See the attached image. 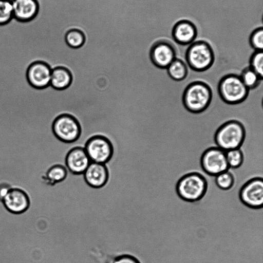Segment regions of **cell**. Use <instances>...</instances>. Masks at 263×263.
I'll list each match as a JSON object with an SVG mask.
<instances>
[{"label": "cell", "mask_w": 263, "mask_h": 263, "mask_svg": "<svg viewBox=\"0 0 263 263\" xmlns=\"http://www.w3.org/2000/svg\"><path fill=\"white\" fill-rule=\"evenodd\" d=\"M212 98L213 92L210 85L202 81H195L184 88L182 95V103L187 111L197 114L208 109Z\"/></svg>", "instance_id": "obj_1"}, {"label": "cell", "mask_w": 263, "mask_h": 263, "mask_svg": "<svg viewBox=\"0 0 263 263\" xmlns=\"http://www.w3.org/2000/svg\"><path fill=\"white\" fill-rule=\"evenodd\" d=\"M208 183L203 175L191 172L182 175L177 181L175 191L177 196L186 202H195L205 196Z\"/></svg>", "instance_id": "obj_2"}, {"label": "cell", "mask_w": 263, "mask_h": 263, "mask_svg": "<svg viewBox=\"0 0 263 263\" xmlns=\"http://www.w3.org/2000/svg\"><path fill=\"white\" fill-rule=\"evenodd\" d=\"M246 136L243 124L237 120H230L216 129L214 140L216 146L227 152L240 148Z\"/></svg>", "instance_id": "obj_3"}, {"label": "cell", "mask_w": 263, "mask_h": 263, "mask_svg": "<svg viewBox=\"0 0 263 263\" xmlns=\"http://www.w3.org/2000/svg\"><path fill=\"white\" fill-rule=\"evenodd\" d=\"M249 90L239 75L227 74L221 78L217 85V92L221 100L229 105L242 103L248 98Z\"/></svg>", "instance_id": "obj_4"}, {"label": "cell", "mask_w": 263, "mask_h": 263, "mask_svg": "<svg viewBox=\"0 0 263 263\" xmlns=\"http://www.w3.org/2000/svg\"><path fill=\"white\" fill-rule=\"evenodd\" d=\"M185 63L192 70L204 72L210 69L215 61L214 51L211 45L204 40L193 42L185 53Z\"/></svg>", "instance_id": "obj_5"}, {"label": "cell", "mask_w": 263, "mask_h": 263, "mask_svg": "<svg viewBox=\"0 0 263 263\" xmlns=\"http://www.w3.org/2000/svg\"><path fill=\"white\" fill-rule=\"evenodd\" d=\"M202 170L208 175L215 177L228 171L226 152L217 146H211L205 149L200 158Z\"/></svg>", "instance_id": "obj_6"}, {"label": "cell", "mask_w": 263, "mask_h": 263, "mask_svg": "<svg viewBox=\"0 0 263 263\" xmlns=\"http://www.w3.org/2000/svg\"><path fill=\"white\" fill-rule=\"evenodd\" d=\"M177 48L170 40L164 39L156 40L149 50L150 60L158 69H166L176 58Z\"/></svg>", "instance_id": "obj_7"}, {"label": "cell", "mask_w": 263, "mask_h": 263, "mask_svg": "<svg viewBox=\"0 0 263 263\" xmlns=\"http://www.w3.org/2000/svg\"><path fill=\"white\" fill-rule=\"evenodd\" d=\"M238 197L240 202L253 210L261 209L263 205V180L255 177L248 180L240 187Z\"/></svg>", "instance_id": "obj_8"}, {"label": "cell", "mask_w": 263, "mask_h": 263, "mask_svg": "<svg viewBox=\"0 0 263 263\" xmlns=\"http://www.w3.org/2000/svg\"><path fill=\"white\" fill-rule=\"evenodd\" d=\"M84 149L92 162L107 164L112 155V147L106 138L96 136L88 140Z\"/></svg>", "instance_id": "obj_9"}, {"label": "cell", "mask_w": 263, "mask_h": 263, "mask_svg": "<svg viewBox=\"0 0 263 263\" xmlns=\"http://www.w3.org/2000/svg\"><path fill=\"white\" fill-rule=\"evenodd\" d=\"M52 129L55 136L65 142L76 141L80 134L78 122L69 115H62L57 117L53 122Z\"/></svg>", "instance_id": "obj_10"}, {"label": "cell", "mask_w": 263, "mask_h": 263, "mask_svg": "<svg viewBox=\"0 0 263 263\" xmlns=\"http://www.w3.org/2000/svg\"><path fill=\"white\" fill-rule=\"evenodd\" d=\"M109 168L107 165L91 162L83 175L86 183L93 189L105 186L109 179Z\"/></svg>", "instance_id": "obj_11"}, {"label": "cell", "mask_w": 263, "mask_h": 263, "mask_svg": "<svg viewBox=\"0 0 263 263\" xmlns=\"http://www.w3.org/2000/svg\"><path fill=\"white\" fill-rule=\"evenodd\" d=\"M2 202L8 212L14 214L26 211L30 203L27 193L18 187H12Z\"/></svg>", "instance_id": "obj_12"}, {"label": "cell", "mask_w": 263, "mask_h": 263, "mask_svg": "<svg viewBox=\"0 0 263 263\" xmlns=\"http://www.w3.org/2000/svg\"><path fill=\"white\" fill-rule=\"evenodd\" d=\"M51 70L49 65L43 62H34L27 70V80L34 88H45L50 85Z\"/></svg>", "instance_id": "obj_13"}, {"label": "cell", "mask_w": 263, "mask_h": 263, "mask_svg": "<svg viewBox=\"0 0 263 263\" xmlns=\"http://www.w3.org/2000/svg\"><path fill=\"white\" fill-rule=\"evenodd\" d=\"M198 34L197 27L189 20L182 19L177 22L172 30L173 40L178 44L185 46L190 45Z\"/></svg>", "instance_id": "obj_14"}, {"label": "cell", "mask_w": 263, "mask_h": 263, "mask_svg": "<svg viewBox=\"0 0 263 263\" xmlns=\"http://www.w3.org/2000/svg\"><path fill=\"white\" fill-rule=\"evenodd\" d=\"M91 161L84 148L75 147L67 154L65 166L68 172L75 175L84 173Z\"/></svg>", "instance_id": "obj_15"}, {"label": "cell", "mask_w": 263, "mask_h": 263, "mask_svg": "<svg viewBox=\"0 0 263 263\" xmlns=\"http://www.w3.org/2000/svg\"><path fill=\"white\" fill-rule=\"evenodd\" d=\"M13 17L20 22H28L35 17L39 11L36 0H11Z\"/></svg>", "instance_id": "obj_16"}, {"label": "cell", "mask_w": 263, "mask_h": 263, "mask_svg": "<svg viewBox=\"0 0 263 263\" xmlns=\"http://www.w3.org/2000/svg\"><path fill=\"white\" fill-rule=\"evenodd\" d=\"M69 71L63 67H58L51 70L50 85L55 89H63L69 86L71 82Z\"/></svg>", "instance_id": "obj_17"}, {"label": "cell", "mask_w": 263, "mask_h": 263, "mask_svg": "<svg viewBox=\"0 0 263 263\" xmlns=\"http://www.w3.org/2000/svg\"><path fill=\"white\" fill-rule=\"evenodd\" d=\"M68 173L64 165L53 164L46 170L44 179L48 184L54 185L64 181L66 179Z\"/></svg>", "instance_id": "obj_18"}, {"label": "cell", "mask_w": 263, "mask_h": 263, "mask_svg": "<svg viewBox=\"0 0 263 263\" xmlns=\"http://www.w3.org/2000/svg\"><path fill=\"white\" fill-rule=\"evenodd\" d=\"M168 77L175 81L184 80L188 75V67L181 59L176 58L166 69Z\"/></svg>", "instance_id": "obj_19"}, {"label": "cell", "mask_w": 263, "mask_h": 263, "mask_svg": "<svg viewBox=\"0 0 263 263\" xmlns=\"http://www.w3.org/2000/svg\"><path fill=\"white\" fill-rule=\"evenodd\" d=\"M245 85L250 90L256 89L260 84L262 78L249 66L245 67L239 75Z\"/></svg>", "instance_id": "obj_20"}, {"label": "cell", "mask_w": 263, "mask_h": 263, "mask_svg": "<svg viewBox=\"0 0 263 263\" xmlns=\"http://www.w3.org/2000/svg\"><path fill=\"white\" fill-rule=\"evenodd\" d=\"M65 41L67 44L72 48H79L83 45L85 41L83 33L80 30L72 29L65 34Z\"/></svg>", "instance_id": "obj_21"}, {"label": "cell", "mask_w": 263, "mask_h": 263, "mask_svg": "<svg viewBox=\"0 0 263 263\" xmlns=\"http://www.w3.org/2000/svg\"><path fill=\"white\" fill-rule=\"evenodd\" d=\"M215 182L216 186L219 189L228 191L233 186L235 178L233 175L227 171L215 176Z\"/></svg>", "instance_id": "obj_22"}, {"label": "cell", "mask_w": 263, "mask_h": 263, "mask_svg": "<svg viewBox=\"0 0 263 263\" xmlns=\"http://www.w3.org/2000/svg\"><path fill=\"white\" fill-rule=\"evenodd\" d=\"M226 158L229 168L233 169L240 167L244 160L243 153L240 148L227 151Z\"/></svg>", "instance_id": "obj_23"}, {"label": "cell", "mask_w": 263, "mask_h": 263, "mask_svg": "<svg viewBox=\"0 0 263 263\" xmlns=\"http://www.w3.org/2000/svg\"><path fill=\"white\" fill-rule=\"evenodd\" d=\"M13 17L11 0H0V25L7 24Z\"/></svg>", "instance_id": "obj_24"}, {"label": "cell", "mask_w": 263, "mask_h": 263, "mask_svg": "<svg viewBox=\"0 0 263 263\" xmlns=\"http://www.w3.org/2000/svg\"><path fill=\"white\" fill-rule=\"evenodd\" d=\"M249 67L258 76L263 77V52L262 50H255L249 59Z\"/></svg>", "instance_id": "obj_25"}, {"label": "cell", "mask_w": 263, "mask_h": 263, "mask_svg": "<svg viewBox=\"0 0 263 263\" xmlns=\"http://www.w3.org/2000/svg\"><path fill=\"white\" fill-rule=\"evenodd\" d=\"M250 47L255 50H262L263 28L262 26L254 29L249 37Z\"/></svg>", "instance_id": "obj_26"}, {"label": "cell", "mask_w": 263, "mask_h": 263, "mask_svg": "<svg viewBox=\"0 0 263 263\" xmlns=\"http://www.w3.org/2000/svg\"><path fill=\"white\" fill-rule=\"evenodd\" d=\"M110 263H141V262L133 255L122 254L115 256Z\"/></svg>", "instance_id": "obj_27"}, {"label": "cell", "mask_w": 263, "mask_h": 263, "mask_svg": "<svg viewBox=\"0 0 263 263\" xmlns=\"http://www.w3.org/2000/svg\"><path fill=\"white\" fill-rule=\"evenodd\" d=\"M12 187L6 183H2L0 184V201L4 199L7 195Z\"/></svg>", "instance_id": "obj_28"}]
</instances>
